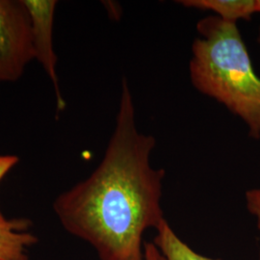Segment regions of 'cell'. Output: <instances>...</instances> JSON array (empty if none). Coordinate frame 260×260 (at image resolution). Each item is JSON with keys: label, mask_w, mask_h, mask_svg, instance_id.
Instances as JSON below:
<instances>
[{"label": "cell", "mask_w": 260, "mask_h": 260, "mask_svg": "<svg viewBox=\"0 0 260 260\" xmlns=\"http://www.w3.org/2000/svg\"><path fill=\"white\" fill-rule=\"evenodd\" d=\"M135 112L124 77L102 162L53 202L66 232L88 243L100 260H145L144 234L166 220L161 206L165 171L151 166L156 141L138 130Z\"/></svg>", "instance_id": "obj_1"}, {"label": "cell", "mask_w": 260, "mask_h": 260, "mask_svg": "<svg viewBox=\"0 0 260 260\" xmlns=\"http://www.w3.org/2000/svg\"><path fill=\"white\" fill-rule=\"evenodd\" d=\"M192 45L191 82L240 118L253 139L260 138V77L237 27L217 16L201 19Z\"/></svg>", "instance_id": "obj_2"}, {"label": "cell", "mask_w": 260, "mask_h": 260, "mask_svg": "<svg viewBox=\"0 0 260 260\" xmlns=\"http://www.w3.org/2000/svg\"><path fill=\"white\" fill-rule=\"evenodd\" d=\"M34 59L31 20L22 0H0V82H15Z\"/></svg>", "instance_id": "obj_3"}, {"label": "cell", "mask_w": 260, "mask_h": 260, "mask_svg": "<svg viewBox=\"0 0 260 260\" xmlns=\"http://www.w3.org/2000/svg\"><path fill=\"white\" fill-rule=\"evenodd\" d=\"M27 10L32 27L34 59L39 61L54 88L56 106L63 112L66 102L61 93L56 72L57 56L53 47V23L57 6L56 0H22Z\"/></svg>", "instance_id": "obj_4"}, {"label": "cell", "mask_w": 260, "mask_h": 260, "mask_svg": "<svg viewBox=\"0 0 260 260\" xmlns=\"http://www.w3.org/2000/svg\"><path fill=\"white\" fill-rule=\"evenodd\" d=\"M29 225L25 219H10L0 224V260H29L28 251L38 242Z\"/></svg>", "instance_id": "obj_5"}, {"label": "cell", "mask_w": 260, "mask_h": 260, "mask_svg": "<svg viewBox=\"0 0 260 260\" xmlns=\"http://www.w3.org/2000/svg\"><path fill=\"white\" fill-rule=\"evenodd\" d=\"M177 3L187 8L212 11L220 19L234 23L250 20L256 14V0H181Z\"/></svg>", "instance_id": "obj_6"}, {"label": "cell", "mask_w": 260, "mask_h": 260, "mask_svg": "<svg viewBox=\"0 0 260 260\" xmlns=\"http://www.w3.org/2000/svg\"><path fill=\"white\" fill-rule=\"evenodd\" d=\"M153 243L166 260H221L207 257L194 251L175 233L167 220L156 229Z\"/></svg>", "instance_id": "obj_7"}, {"label": "cell", "mask_w": 260, "mask_h": 260, "mask_svg": "<svg viewBox=\"0 0 260 260\" xmlns=\"http://www.w3.org/2000/svg\"><path fill=\"white\" fill-rule=\"evenodd\" d=\"M246 206L256 220V226L260 234V188L248 190L245 194Z\"/></svg>", "instance_id": "obj_8"}, {"label": "cell", "mask_w": 260, "mask_h": 260, "mask_svg": "<svg viewBox=\"0 0 260 260\" xmlns=\"http://www.w3.org/2000/svg\"><path fill=\"white\" fill-rule=\"evenodd\" d=\"M19 162V157L11 154H0V182L8 175L10 171L15 167ZM10 219H7L0 209V224L8 223Z\"/></svg>", "instance_id": "obj_9"}, {"label": "cell", "mask_w": 260, "mask_h": 260, "mask_svg": "<svg viewBox=\"0 0 260 260\" xmlns=\"http://www.w3.org/2000/svg\"><path fill=\"white\" fill-rule=\"evenodd\" d=\"M145 260H166L153 242H145Z\"/></svg>", "instance_id": "obj_10"}, {"label": "cell", "mask_w": 260, "mask_h": 260, "mask_svg": "<svg viewBox=\"0 0 260 260\" xmlns=\"http://www.w3.org/2000/svg\"><path fill=\"white\" fill-rule=\"evenodd\" d=\"M256 13L260 14V0H256Z\"/></svg>", "instance_id": "obj_11"}, {"label": "cell", "mask_w": 260, "mask_h": 260, "mask_svg": "<svg viewBox=\"0 0 260 260\" xmlns=\"http://www.w3.org/2000/svg\"><path fill=\"white\" fill-rule=\"evenodd\" d=\"M257 42H258V44L260 45V28L259 32H258V36H257Z\"/></svg>", "instance_id": "obj_12"}]
</instances>
